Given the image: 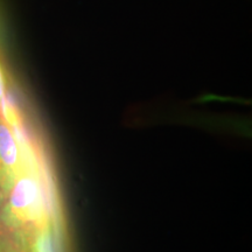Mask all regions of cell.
<instances>
[{"mask_svg": "<svg viewBox=\"0 0 252 252\" xmlns=\"http://www.w3.org/2000/svg\"><path fill=\"white\" fill-rule=\"evenodd\" d=\"M6 197H7V195H6V194L4 193V190H2V189L0 188V208H1L2 204H4Z\"/></svg>", "mask_w": 252, "mask_h": 252, "instance_id": "obj_5", "label": "cell"}, {"mask_svg": "<svg viewBox=\"0 0 252 252\" xmlns=\"http://www.w3.org/2000/svg\"><path fill=\"white\" fill-rule=\"evenodd\" d=\"M0 252H27L11 232L0 225Z\"/></svg>", "mask_w": 252, "mask_h": 252, "instance_id": "obj_3", "label": "cell"}, {"mask_svg": "<svg viewBox=\"0 0 252 252\" xmlns=\"http://www.w3.org/2000/svg\"><path fill=\"white\" fill-rule=\"evenodd\" d=\"M9 105L7 103V96H6V82L1 68H0V115L5 119L7 118Z\"/></svg>", "mask_w": 252, "mask_h": 252, "instance_id": "obj_4", "label": "cell"}, {"mask_svg": "<svg viewBox=\"0 0 252 252\" xmlns=\"http://www.w3.org/2000/svg\"><path fill=\"white\" fill-rule=\"evenodd\" d=\"M18 124L17 115L9 122L0 115V188L6 195L33 153Z\"/></svg>", "mask_w": 252, "mask_h": 252, "instance_id": "obj_2", "label": "cell"}, {"mask_svg": "<svg viewBox=\"0 0 252 252\" xmlns=\"http://www.w3.org/2000/svg\"><path fill=\"white\" fill-rule=\"evenodd\" d=\"M0 222L23 247L41 230L52 226L47 188L34 152L2 204Z\"/></svg>", "mask_w": 252, "mask_h": 252, "instance_id": "obj_1", "label": "cell"}]
</instances>
